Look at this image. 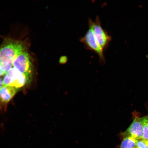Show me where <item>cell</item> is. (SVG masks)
I'll return each instance as SVG.
<instances>
[{"instance_id":"1","label":"cell","mask_w":148,"mask_h":148,"mask_svg":"<svg viewBox=\"0 0 148 148\" xmlns=\"http://www.w3.org/2000/svg\"><path fill=\"white\" fill-rule=\"evenodd\" d=\"M25 50V46L22 42L5 40L0 48V66L7 73L12 69L15 59Z\"/></svg>"},{"instance_id":"2","label":"cell","mask_w":148,"mask_h":148,"mask_svg":"<svg viewBox=\"0 0 148 148\" xmlns=\"http://www.w3.org/2000/svg\"><path fill=\"white\" fill-rule=\"evenodd\" d=\"M31 80V79L13 68L5 74L3 83V86H12L18 90L28 84Z\"/></svg>"},{"instance_id":"3","label":"cell","mask_w":148,"mask_h":148,"mask_svg":"<svg viewBox=\"0 0 148 148\" xmlns=\"http://www.w3.org/2000/svg\"><path fill=\"white\" fill-rule=\"evenodd\" d=\"M88 27L92 29L97 43L104 51L110 44L112 38L102 27L99 16H97L94 21L89 19Z\"/></svg>"},{"instance_id":"4","label":"cell","mask_w":148,"mask_h":148,"mask_svg":"<svg viewBox=\"0 0 148 148\" xmlns=\"http://www.w3.org/2000/svg\"><path fill=\"white\" fill-rule=\"evenodd\" d=\"M14 68L28 78L32 79L33 65L29 53L25 50L18 56L12 63Z\"/></svg>"},{"instance_id":"5","label":"cell","mask_w":148,"mask_h":148,"mask_svg":"<svg viewBox=\"0 0 148 148\" xmlns=\"http://www.w3.org/2000/svg\"><path fill=\"white\" fill-rule=\"evenodd\" d=\"M80 41L89 49L95 52L99 56L100 61L105 63V59L103 50L97 43L92 29L90 27L86 34L80 39Z\"/></svg>"},{"instance_id":"6","label":"cell","mask_w":148,"mask_h":148,"mask_svg":"<svg viewBox=\"0 0 148 148\" xmlns=\"http://www.w3.org/2000/svg\"><path fill=\"white\" fill-rule=\"evenodd\" d=\"M143 130L142 118L137 116L135 118L128 128L121 135L123 138L130 137L138 140L142 138Z\"/></svg>"},{"instance_id":"7","label":"cell","mask_w":148,"mask_h":148,"mask_svg":"<svg viewBox=\"0 0 148 148\" xmlns=\"http://www.w3.org/2000/svg\"><path fill=\"white\" fill-rule=\"evenodd\" d=\"M18 90L12 86H4L0 90V109H5Z\"/></svg>"},{"instance_id":"8","label":"cell","mask_w":148,"mask_h":148,"mask_svg":"<svg viewBox=\"0 0 148 148\" xmlns=\"http://www.w3.org/2000/svg\"><path fill=\"white\" fill-rule=\"evenodd\" d=\"M138 140L130 137L123 138L120 148H135Z\"/></svg>"},{"instance_id":"9","label":"cell","mask_w":148,"mask_h":148,"mask_svg":"<svg viewBox=\"0 0 148 148\" xmlns=\"http://www.w3.org/2000/svg\"><path fill=\"white\" fill-rule=\"evenodd\" d=\"M142 123L143 125V135L142 138L148 140V117L145 116L142 117Z\"/></svg>"},{"instance_id":"10","label":"cell","mask_w":148,"mask_h":148,"mask_svg":"<svg viewBox=\"0 0 148 148\" xmlns=\"http://www.w3.org/2000/svg\"><path fill=\"white\" fill-rule=\"evenodd\" d=\"M136 148H148V140L143 138L138 140Z\"/></svg>"},{"instance_id":"11","label":"cell","mask_w":148,"mask_h":148,"mask_svg":"<svg viewBox=\"0 0 148 148\" xmlns=\"http://www.w3.org/2000/svg\"><path fill=\"white\" fill-rule=\"evenodd\" d=\"M67 61V57L65 56H63L60 57L59 60V63L61 64H64L66 63Z\"/></svg>"},{"instance_id":"12","label":"cell","mask_w":148,"mask_h":148,"mask_svg":"<svg viewBox=\"0 0 148 148\" xmlns=\"http://www.w3.org/2000/svg\"><path fill=\"white\" fill-rule=\"evenodd\" d=\"M6 73V72L0 66V76H1L5 75V74Z\"/></svg>"},{"instance_id":"13","label":"cell","mask_w":148,"mask_h":148,"mask_svg":"<svg viewBox=\"0 0 148 148\" xmlns=\"http://www.w3.org/2000/svg\"><path fill=\"white\" fill-rule=\"evenodd\" d=\"M3 86V80L1 77H0V90L1 89V88H2Z\"/></svg>"},{"instance_id":"14","label":"cell","mask_w":148,"mask_h":148,"mask_svg":"<svg viewBox=\"0 0 148 148\" xmlns=\"http://www.w3.org/2000/svg\"></svg>"},{"instance_id":"15","label":"cell","mask_w":148,"mask_h":148,"mask_svg":"<svg viewBox=\"0 0 148 148\" xmlns=\"http://www.w3.org/2000/svg\"></svg>"}]
</instances>
